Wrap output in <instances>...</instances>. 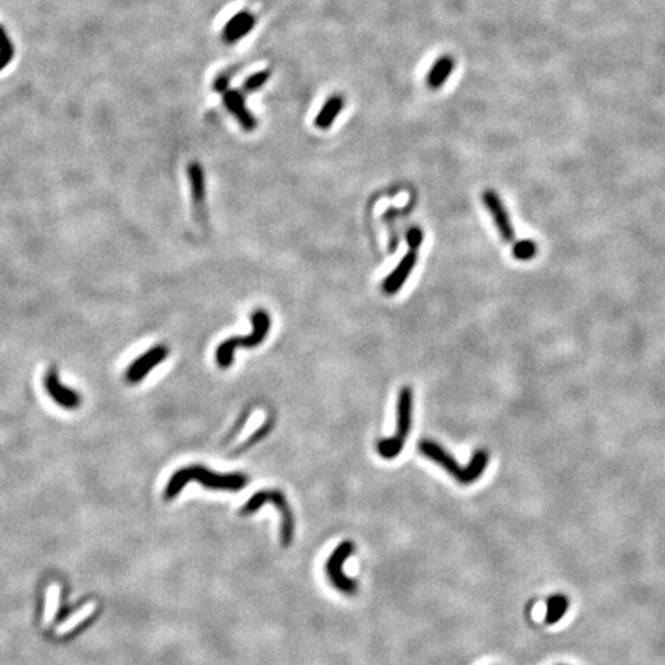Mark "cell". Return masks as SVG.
<instances>
[{
	"mask_svg": "<svg viewBox=\"0 0 665 665\" xmlns=\"http://www.w3.org/2000/svg\"><path fill=\"white\" fill-rule=\"evenodd\" d=\"M568 610V599L564 596H555L547 604V624H556Z\"/></svg>",
	"mask_w": 665,
	"mask_h": 665,
	"instance_id": "cell-16",
	"label": "cell"
},
{
	"mask_svg": "<svg viewBox=\"0 0 665 665\" xmlns=\"http://www.w3.org/2000/svg\"><path fill=\"white\" fill-rule=\"evenodd\" d=\"M188 177L191 184V196L192 204L196 207V211L204 210V200H205V180H204V170L199 163L192 162L188 167Z\"/></svg>",
	"mask_w": 665,
	"mask_h": 665,
	"instance_id": "cell-15",
	"label": "cell"
},
{
	"mask_svg": "<svg viewBox=\"0 0 665 665\" xmlns=\"http://www.w3.org/2000/svg\"><path fill=\"white\" fill-rule=\"evenodd\" d=\"M416 260H418V249L411 248L410 253H407L406 256H403L402 260L399 262V265L394 268V272H391V274L387 279H385L383 292L388 293V294L398 293L402 288L403 282H406L407 279L410 277L414 265H416Z\"/></svg>",
	"mask_w": 665,
	"mask_h": 665,
	"instance_id": "cell-12",
	"label": "cell"
},
{
	"mask_svg": "<svg viewBox=\"0 0 665 665\" xmlns=\"http://www.w3.org/2000/svg\"><path fill=\"white\" fill-rule=\"evenodd\" d=\"M269 76H272V74H269V71H267V70L252 74V76H249L248 79L244 82V86H242L244 91H247V93H254V91L260 90V88H262V86L268 82Z\"/></svg>",
	"mask_w": 665,
	"mask_h": 665,
	"instance_id": "cell-18",
	"label": "cell"
},
{
	"mask_svg": "<svg viewBox=\"0 0 665 665\" xmlns=\"http://www.w3.org/2000/svg\"><path fill=\"white\" fill-rule=\"evenodd\" d=\"M482 200H484L488 213L493 217L500 237H502L505 242H512L515 239V228L512 225V220H510L508 211L504 207L498 192L493 190H487L484 195H482Z\"/></svg>",
	"mask_w": 665,
	"mask_h": 665,
	"instance_id": "cell-7",
	"label": "cell"
},
{
	"mask_svg": "<svg viewBox=\"0 0 665 665\" xmlns=\"http://www.w3.org/2000/svg\"><path fill=\"white\" fill-rule=\"evenodd\" d=\"M344 105H345V100L341 94L330 96V98L326 99V102L322 105L321 111L317 113V115L314 118V127L322 131L330 130L333 127L334 120L337 119V115L341 114Z\"/></svg>",
	"mask_w": 665,
	"mask_h": 665,
	"instance_id": "cell-14",
	"label": "cell"
},
{
	"mask_svg": "<svg viewBox=\"0 0 665 665\" xmlns=\"http://www.w3.org/2000/svg\"><path fill=\"white\" fill-rule=\"evenodd\" d=\"M353 553H354L353 541H344L334 548L333 553L329 557V561H326L325 564V572H326V576H329L330 582L333 584L336 590H339L341 593L346 596H353L359 590V584L354 579H351L350 576H346L344 572V564Z\"/></svg>",
	"mask_w": 665,
	"mask_h": 665,
	"instance_id": "cell-6",
	"label": "cell"
},
{
	"mask_svg": "<svg viewBox=\"0 0 665 665\" xmlns=\"http://www.w3.org/2000/svg\"><path fill=\"white\" fill-rule=\"evenodd\" d=\"M413 414V390L410 387L402 388L398 399V430L390 439L379 440L378 453L383 459H394L403 448L411 430Z\"/></svg>",
	"mask_w": 665,
	"mask_h": 665,
	"instance_id": "cell-5",
	"label": "cell"
},
{
	"mask_svg": "<svg viewBox=\"0 0 665 665\" xmlns=\"http://www.w3.org/2000/svg\"><path fill=\"white\" fill-rule=\"evenodd\" d=\"M253 331L242 337H230L225 342H222L216 350V362L220 368H228L233 364V356L237 349H254L260 345L268 334L269 330V316L259 310L252 316Z\"/></svg>",
	"mask_w": 665,
	"mask_h": 665,
	"instance_id": "cell-4",
	"label": "cell"
},
{
	"mask_svg": "<svg viewBox=\"0 0 665 665\" xmlns=\"http://www.w3.org/2000/svg\"><path fill=\"white\" fill-rule=\"evenodd\" d=\"M422 239H423V234H422V231L419 228H411L407 233V242H408L410 248L418 249L421 247V244H422Z\"/></svg>",
	"mask_w": 665,
	"mask_h": 665,
	"instance_id": "cell-19",
	"label": "cell"
},
{
	"mask_svg": "<svg viewBox=\"0 0 665 665\" xmlns=\"http://www.w3.org/2000/svg\"><path fill=\"white\" fill-rule=\"evenodd\" d=\"M256 25V17L249 13V11H239L233 17L230 19L227 25L222 30V41L228 45H233L239 42L240 38H244L247 34L252 33V30Z\"/></svg>",
	"mask_w": 665,
	"mask_h": 665,
	"instance_id": "cell-10",
	"label": "cell"
},
{
	"mask_svg": "<svg viewBox=\"0 0 665 665\" xmlns=\"http://www.w3.org/2000/svg\"><path fill=\"white\" fill-rule=\"evenodd\" d=\"M190 482H197V484L210 490L239 491L248 485V478L242 473H215V471L205 468L204 465L184 467L177 470L176 473L170 478L165 488V499H175L180 493L182 488L190 484Z\"/></svg>",
	"mask_w": 665,
	"mask_h": 665,
	"instance_id": "cell-1",
	"label": "cell"
},
{
	"mask_svg": "<svg viewBox=\"0 0 665 665\" xmlns=\"http://www.w3.org/2000/svg\"><path fill=\"white\" fill-rule=\"evenodd\" d=\"M418 448L423 456L433 462H436L438 465H440L450 476L455 478L462 485H470V484H473V482H476L482 475H484V471L488 464V453L484 450H478L473 455V458H471L470 464L467 467H460L458 464V460L436 442L427 440V439L421 440Z\"/></svg>",
	"mask_w": 665,
	"mask_h": 665,
	"instance_id": "cell-2",
	"label": "cell"
},
{
	"mask_svg": "<svg viewBox=\"0 0 665 665\" xmlns=\"http://www.w3.org/2000/svg\"><path fill=\"white\" fill-rule=\"evenodd\" d=\"M43 385H45L46 393L50 394L51 399L56 403H59L61 407H63L66 410L79 408L81 402H82L79 393L70 390L68 387H65V385L59 381V376H57L56 367L48 368V371L45 373V378H43Z\"/></svg>",
	"mask_w": 665,
	"mask_h": 665,
	"instance_id": "cell-9",
	"label": "cell"
},
{
	"mask_svg": "<svg viewBox=\"0 0 665 665\" xmlns=\"http://www.w3.org/2000/svg\"><path fill=\"white\" fill-rule=\"evenodd\" d=\"M224 103L227 110L234 115L237 122L240 123L245 131H253L257 127V122L254 115L249 113L244 96L239 91H225L224 93Z\"/></svg>",
	"mask_w": 665,
	"mask_h": 665,
	"instance_id": "cell-11",
	"label": "cell"
},
{
	"mask_svg": "<svg viewBox=\"0 0 665 665\" xmlns=\"http://www.w3.org/2000/svg\"><path fill=\"white\" fill-rule=\"evenodd\" d=\"M168 353H170V350H168L167 345L162 344V345L153 346L151 350H148L147 353H143L138 361H134L130 365L128 370H127V374H125V378H127V381L130 383L140 382L154 367H156V365L162 364L163 361L167 359Z\"/></svg>",
	"mask_w": 665,
	"mask_h": 665,
	"instance_id": "cell-8",
	"label": "cell"
},
{
	"mask_svg": "<svg viewBox=\"0 0 665 665\" xmlns=\"http://www.w3.org/2000/svg\"><path fill=\"white\" fill-rule=\"evenodd\" d=\"M537 253V247L533 240H519L513 247V256L519 260H530Z\"/></svg>",
	"mask_w": 665,
	"mask_h": 665,
	"instance_id": "cell-17",
	"label": "cell"
},
{
	"mask_svg": "<svg viewBox=\"0 0 665 665\" xmlns=\"http://www.w3.org/2000/svg\"><path fill=\"white\" fill-rule=\"evenodd\" d=\"M455 59L451 56L443 54L438 57L436 62L431 65V68L427 73L426 77V83L430 90L438 91L440 90L443 83L448 81V77L451 76L453 70H455Z\"/></svg>",
	"mask_w": 665,
	"mask_h": 665,
	"instance_id": "cell-13",
	"label": "cell"
},
{
	"mask_svg": "<svg viewBox=\"0 0 665 665\" xmlns=\"http://www.w3.org/2000/svg\"><path fill=\"white\" fill-rule=\"evenodd\" d=\"M272 504L281 515V545L282 548L292 547L294 541V530H296V520L293 510L288 504L287 496L281 490H260L249 498L247 502L240 508V516H249L256 513L260 507L265 504Z\"/></svg>",
	"mask_w": 665,
	"mask_h": 665,
	"instance_id": "cell-3",
	"label": "cell"
}]
</instances>
